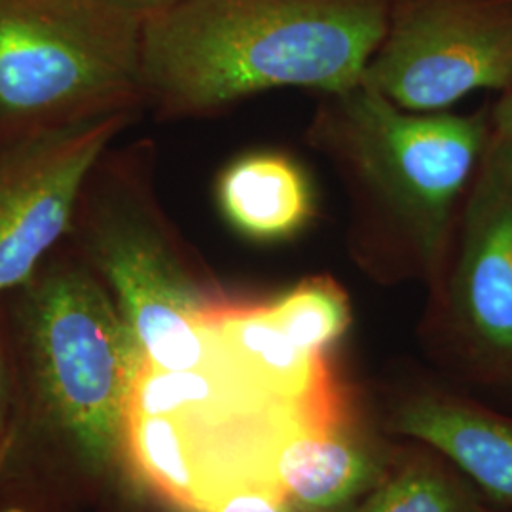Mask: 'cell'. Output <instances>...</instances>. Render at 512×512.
Here are the masks:
<instances>
[{"instance_id": "cell-1", "label": "cell", "mask_w": 512, "mask_h": 512, "mask_svg": "<svg viewBox=\"0 0 512 512\" xmlns=\"http://www.w3.org/2000/svg\"><path fill=\"white\" fill-rule=\"evenodd\" d=\"M391 0H183L148 16L143 103L165 120L203 118L256 93L361 84Z\"/></svg>"}, {"instance_id": "cell-2", "label": "cell", "mask_w": 512, "mask_h": 512, "mask_svg": "<svg viewBox=\"0 0 512 512\" xmlns=\"http://www.w3.org/2000/svg\"><path fill=\"white\" fill-rule=\"evenodd\" d=\"M306 139L349 200V243L370 272L435 277L492 139L490 103L412 112L357 84L319 93Z\"/></svg>"}, {"instance_id": "cell-3", "label": "cell", "mask_w": 512, "mask_h": 512, "mask_svg": "<svg viewBox=\"0 0 512 512\" xmlns=\"http://www.w3.org/2000/svg\"><path fill=\"white\" fill-rule=\"evenodd\" d=\"M143 175L135 164L118 165L92 194L86 186L74 228L148 365L205 368L219 357L211 317L226 298L194 270Z\"/></svg>"}, {"instance_id": "cell-4", "label": "cell", "mask_w": 512, "mask_h": 512, "mask_svg": "<svg viewBox=\"0 0 512 512\" xmlns=\"http://www.w3.org/2000/svg\"><path fill=\"white\" fill-rule=\"evenodd\" d=\"M143 23L112 0H0V131L145 105Z\"/></svg>"}, {"instance_id": "cell-5", "label": "cell", "mask_w": 512, "mask_h": 512, "mask_svg": "<svg viewBox=\"0 0 512 512\" xmlns=\"http://www.w3.org/2000/svg\"><path fill=\"white\" fill-rule=\"evenodd\" d=\"M29 285L23 336L38 391L78 454L103 467L122 452L145 353L86 268L59 264Z\"/></svg>"}, {"instance_id": "cell-6", "label": "cell", "mask_w": 512, "mask_h": 512, "mask_svg": "<svg viewBox=\"0 0 512 512\" xmlns=\"http://www.w3.org/2000/svg\"><path fill=\"white\" fill-rule=\"evenodd\" d=\"M429 283L459 365L512 389V141L494 129Z\"/></svg>"}, {"instance_id": "cell-7", "label": "cell", "mask_w": 512, "mask_h": 512, "mask_svg": "<svg viewBox=\"0 0 512 512\" xmlns=\"http://www.w3.org/2000/svg\"><path fill=\"white\" fill-rule=\"evenodd\" d=\"M361 84L401 109L440 112L512 86V0H391Z\"/></svg>"}, {"instance_id": "cell-8", "label": "cell", "mask_w": 512, "mask_h": 512, "mask_svg": "<svg viewBox=\"0 0 512 512\" xmlns=\"http://www.w3.org/2000/svg\"><path fill=\"white\" fill-rule=\"evenodd\" d=\"M133 114L0 131V293L29 285L73 232L86 186Z\"/></svg>"}, {"instance_id": "cell-9", "label": "cell", "mask_w": 512, "mask_h": 512, "mask_svg": "<svg viewBox=\"0 0 512 512\" xmlns=\"http://www.w3.org/2000/svg\"><path fill=\"white\" fill-rule=\"evenodd\" d=\"M397 433L437 450L488 501L512 509V416L433 393L397 410Z\"/></svg>"}, {"instance_id": "cell-10", "label": "cell", "mask_w": 512, "mask_h": 512, "mask_svg": "<svg viewBox=\"0 0 512 512\" xmlns=\"http://www.w3.org/2000/svg\"><path fill=\"white\" fill-rule=\"evenodd\" d=\"M384 476L382 463L336 416L296 421L270 459L272 486L300 512L344 511Z\"/></svg>"}, {"instance_id": "cell-11", "label": "cell", "mask_w": 512, "mask_h": 512, "mask_svg": "<svg viewBox=\"0 0 512 512\" xmlns=\"http://www.w3.org/2000/svg\"><path fill=\"white\" fill-rule=\"evenodd\" d=\"M220 344L241 378L275 403L332 412L325 355L298 348L266 315L264 304L224 300L213 315Z\"/></svg>"}, {"instance_id": "cell-12", "label": "cell", "mask_w": 512, "mask_h": 512, "mask_svg": "<svg viewBox=\"0 0 512 512\" xmlns=\"http://www.w3.org/2000/svg\"><path fill=\"white\" fill-rule=\"evenodd\" d=\"M217 202L236 232L260 243L293 238L313 217L304 171L277 152L247 154L228 165L217 183Z\"/></svg>"}, {"instance_id": "cell-13", "label": "cell", "mask_w": 512, "mask_h": 512, "mask_svg": "<svg viewBox=\"0 0 512 512\" xmlns=\"http://www.w3.org/2000/svg\"><path fill=\"white\" fill-rule=\"evenodd\" d=\"M266 315L298 348L325 355L351 325L349 296L334 279L317 275L264 302Z\"/></svg>"}, {"instance_id": "cell-14", "label": "cell", "mask_w": 512, "mask_h": 512, "mask_svg": "<svg viewBox=\"0 0 512 512\" xmlns=\"http://www.w3.org/2000/svg\"><path fill=\"white\" fill-rule=\"evenodd\" d=\"M353 512H492L475 486L433 461L385 475Z\"/></svg>"}, {"instance_id": "cell-15", "label": "cell", "mask_w": 512, "mask_h": 512, "mask_svg": "<svg viewBox=\"0 0 512 512\" xmlns=\"http://www.w3.org/2000/svg\"><path fill=\"white\" fill-rule=\"evenodd\" d=\"M186 512H300L293 503L268 484L241 486L230 494L222 495L219 501Z\"/></svg>"}, {"instance_id": "cell-16", "label": "cell", "mask_w": 512, "mask_h": 512, "mask_svg": "<svg viewBox=\"0 0 512 512\" xmlns=\"http://www.w3.org/2000/svg\"><path fill=\"white\" fill-rule=\"evenodd\" d=\"M490 112L494 133L512 141V86L499 93L494 103H490Z\"/></svg>"}, {"instance_id": "cell-17", "label": "cell", "mask_w": 512, "mask_h": 512, "mask_svg": "<svg viewBox=\"0 0 512 512\" xmlns=\"http://www.w3.org/2000/svg\"><path fill=\"white\" fill-rule=\"evenodd\" d=\"M114 4L126 8L129 12L147 19L148 16H154L158 12H164L167 8L183 2V0H112Z\"/></svg>"}, {"instance_id": "cell-18", "label": "cell", "mask_w": 512, "mask_h": 512, "mask_svg": "<svg viewBox=\"0 0 512 512\" xmlns=\"http://www.w3.org/2000/svg\"><path fill=\"white\" fill-rule=\"evenodd\" d=\"M0 382H2V357H0Z\"/></svg>"}]
</instances>
